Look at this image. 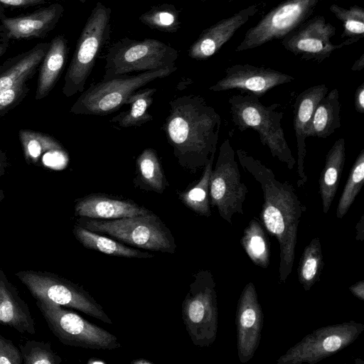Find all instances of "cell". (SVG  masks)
Instances as JSON below:
<instances>
[{
  "label": "cell",
  "mask_w": 364,
  "mask_h": 364,
  "mask_svg": "<svg viewBox=\"0 0 364 364\" xmlns=\"http://www.w3.org/2000/svg\"><path fill=\"white\" fill-rule=\"evenodd\" d=\"M236 154L241 167L260 184L264 199L260 219L278 241L279 281L285 284L292 270L298 225L306 208L291 184L277 180L271 168L245 150L238 149Z\"/></svg>",
  "instance_id": "cell-1"
},
{
  "label": "cell",
  "mask_w": 364,
  "mask_h": 364,
  "mask_svg": "<svg viewBox=\"0 0 364 364\" xmlns=\"http://www.w3.org/2000/svg\"><path fill=\"white\" fill-rule=\"evenodd\" d=\"M169 106L163 130L178 164L195 173L216 152L221 117L200 95L178 97Z\"/></svg>",
  "instance_id": "cell-2"
},
{
  "label": "cell",
  "mask_w": 364,
  "mask_h": 364,
  "mask_svg": "<svg viewBox=\"0 0 364 364\" xmlns=\"http://www.w3.org/2000/svg\"><path fill=\"white\" fill-rule=\"evenodd\" d=\"M259 98L251 93L230 97L228 103L232 123L240 132L247 129L257 132L261 143L272 156L291 170L296 160L281 124L284 113L279 109V104L267 106L261 103Z\"/></svg>",
  "instance_id": "cell-3"
},
{
  "label": "cell",
  "mask_w": 364,
  "mask_h": 364,
  "mask_svg": "<svg viewBox=\"0 0 364 364\" xmlns=\"http://www.w3.org/2000/svg\"><path fill=\"white\" fill-rule=\"evenodd\" d=\"M76 224L146 250L173 254L176 249L171 230L154 213L113 220L79 217Z\"/></svg>",
  "instance_id": "cell-4"
},
{
  "label": "cell",
  "mask_w": 364,
  "mask_h": 364,
  "mask_svg": "<svg viewBox=\"0 0 364 364\" xmlns=\"http://www.w3.org/2000/svg\"><path fill=\"white\" fill-rule=\"evenodd\" d=\"M216 284L210 270L200 269L182 302V319L189 338L196 346H210L218 327Z\"/></svg>",
  "instance_id": "cell-5"
},
{
  "label": "cell",
  "mask_w": 364,
  "mask_h": 364,
  "mask_svg": "<svg viewBox=\"0 0 364 364\" xmlns=\"http://www.w3.org/2000/svg\"><path fill=\"white\" fill-rule=\"evenodd\" d=\"M110 8L98 1L81 32L65 76L63 93L67 97L82 92L103 47L110 38Z\"/></svg>",
  "instance_id": "cell-6"
},
{
  "label": "cell",
  "mask_w": 364,
  "mask_h": 364,
  "mask_svg": "<svg viewBox=\"0 0 364 364\" xmlns=\"http://www.w3.org/2000/svg\"><path fill=\"white\" fill-rule=\"evenodd\" d=\"M178 57L177 50L157 39L124 38L108 49L102 79L173 67Z\"/></svg>",
  "instance_id": "cell-7"
},
{
  "label": "cell",
  "mask_w": 364,
  "mask_h": 364,
  "mask_svg": "<svg viewBox=\"0 0 364 364\" xmlns=\"http://www.w3.org/2000/svg\"><path fill=\"white\" fill-rule=\"evenodd\" d=\"M176 66L142 72L136 75H122L92 84L73 105L70 112L82 115H106L127 104L129 97L146 84L168 77Z\"/></svg>",
  "instance_id": "cell-8"
},
{
  "label": "cell",
  "mask_w": 364,
  "mask_h": 364,
  "mask_svg": "<svg viewBox=\"0 0 364 364\" xmlns=\"http://www.w3.org/2000/svg\"><path fill=\"white\" fill-rule=\"evenodd\" d=\"M36 301L50 331L64 345L92 350H114L121 346L117 336L77 314L50 301Z\"/></svg>",
  "instance_id": "cell-9"
},
{
  "label": "cell",
  "mask_w": 364,
  "mask_h": 364,
  "mask_svg": "<svg viewBox=\"0 0 364 364\" xmlns=\"http://www.w3.org/2000/svg\"><path fill=\"white\" fill-rule=\"evenodd\" d=\"M15 276L36 300L50 301L113 324L102 306L82 286L48 272L23 270L16 272Z\"/></svg>",
  "instance_id": "cell-10"
},
{
  "label": "cell",
  "mask_w": 364,
  "mask_h": 364,
  "mask_svg": "<svg viewBox=\"0 0 364 364\" xmlns=\"http://www.w3.org/2000/svg\"><path fill=\"white\" fill-rule=\"evenodd\" d=\"M241 179L235 150L229 139H226L219 147L215 166L212 171L209 196L210 205L230 224L235 214H244L243 203L248 190Z\"/></svg>",
  "instance_id": "cell-11"
},
{
  "label": "cell",
  "mask_w": 364,
  "mask_h": 364,
  "mask_svg": "<svg viewBox=\"0 0 364 364\" xmlns=\"http://www.w3.org/2000/svg\"><path fill=\"white\" fill-rule=\"evenodd\" d=\"M363 331L364 324L354 321L317 328L279 357L277 363H317L350 346Z\"/></svg>",
  "instance_id": "cell-12"
},
{
  "label": "cell",
  "mask_w": 364,
  "mask_h": 364,
  "mask_svg": "<svg viewBox=\"0 0 364 364\" xmlns=\"http://www.w3.org/2000/svg\"><path fill=\"white\" fill-rule=\"evenodd\" d=\"M319 0H283L245 34L235 48L242 52L282 40L311 17Z\"/></svg>",
  "instance_id": "cell-13"
},
{
  "label": "cell",
  "mask_w": 364,
  "mask_h": 364,
  "mask_svg": "<svg viewBox=\"0 0 364 364\" xmlns=\"http://www.w3.org/2000/svg\"><path fill=\"white\" fill-rule=\"evenodd\" d=\"M336 28L323 16H315L305 21L282 40V46L302 60L321 63L340 48L331 38Z\"/></svg>",
  "instance_id": "cell-14"
},
{
  "label": "cell",
  "mask_w": 364,
  "mask_h": 364,
  "mask_svg": "<svg viewBox=\"0 0 364 364\" xmlns=\"http://www.w3.org/2000/svg\"><path fill=\"white\" fill-rule=\"evenodd\" d=\"M263 318L255 287L248 282L238 299L235 318L237 355L242 363L250 360L259 346Z\"/></svg>",
  "instance_id": "cell-15"
},
{
  "label": "cell",
  "mask_w": 364,
  "mask_h": 364,
  "mask_svg": "<svg viewBox=\"0 0 364 364\" xmlns=\"http://www.w3.org/2000/svg\"><path fill=\"white\" fill-rule=\"evenodd\" d=\"M294 79L291 75L270 68L235 64L227 68L224 77L209 90L221 92L236 89L260 97L274 87L291 82Z\"/></svg>",
  "instance_id": "cell-16"
},
{
  "label": "cell",
  "mask_w": 364,
  "mask_h": 364,
  "mask_svg": "<svg viewBox=\"0 0 364 364\" xmlns=\"http://www.w3.org/2000/svg\"><path fill=\"white\" fill-rule=\"evenodd\" d=\"M258 11V4L248 6L205 28L190 47L188 56L198 60L210 58Z\"/></svg>",
  "instance_id": "cell-17"
},
{
  "label": "cell",
  "mask_w": 364,
  "mask_h": 364,
  "mask_svg": "<svg viewBox=\"0 0 364 364\" xmlns=\"http://www.w3.org/2000/svg\"><path fill=\"white\" fill-rule=\"evenodd\" d=\"M328 91V88L325 84L309 87L297 96L294 104V129L297 148L296 173L298 176V187L304 186L307 182V176L304 171L307 132L315 108Z\"/></svg>",
  "instance_id": "cell-18"
},
{
  "label": "cell",
  "mask_w": 364,
  "mask_h": 364,
  "mask_svg": "<svg viewBox=\"0 0 364 364\" xmlns=\"http://www.w3.org/2000/svg\"><path fill=\"white\" fill-rule=\"evenodd\" d=\"M75 215L92 219L113 220L153 213L133 200L112 197L102 193H92L77 198Z\"/></svg>",
  "instance_id": "cell-19"
},
{
  "label": "cell",
  "mask_w": 364,
  "mask_h": 364,
  "mask_svg": "<svg viewBox=\"0 0 364 364\" xmlns=\"http://www.w3.org/2000/svg\"><path fill=\"white\" fill-rule=\"evenodd\" d=\"M0 324L21 333L34 334L35 321L28 304L0 268Z\"/></svg>",
  "instance_id": "cell-20"
},
{
  "label": "cell",
  "mask_w": 364,
  "mask_h": 364,
  "mask_svg": "<svg viewBox=\"0 0 364 364\" xmlns=\"http://www.w3.org/2000/svg\"><path fill=\"white\" fill-rule=\"evenodd\" d=\"M346 161L345 140H336L326 155L325 164L318 178V192L323 212L327 213L336 194Z\"/></svg>",
  "instance_id": "cell-21"
},
{
  "label": "cell",
  "mask_w": 364,
  "mask_h": 364,
  "mask_svg": "<svg viewBox=\"0 0 364 364\" xmlns=\"http://www.w3.org/2000/svg\"><path fill=\"white\" fill-rule=\"evenodd\" d=\"M67 54V41L64 36L54 38L41 62L35 95L36 100L48 96L53 89L65 64Z\"/></svg>",
  "instance_id": "cell-22"
},
{
  "label": "cell",
  "mask_w": 364,
  "mask_h": 364,
  "mask_svg": "<svg viewBox=\"0 0 364 364\" xmlns=\"http://www.w3.org/2000/svg\"><path fill=\"white\" fill-rule=\"evenodd\" d=\"M63 8L53 4L29 15L3 20L9 35L15 38L39 36L57 22Z\"/></svg>",
  "instance_id": "cell-23"
},
{
  "label": "cell",
  "mask_w": 364,
  "mask_h": 364,
  "mask_svg": "<svg viewBox=\"0 0 364 364\" xmlns=\"http://www.w3.org/2000/svg\"><path fill=\"white\" fill-rule=\"evenodd\" d=\"M48 47V44H39L1 65L0 93L22 79L29 80L42 62Z\"/></svg>",
  "instance_id": "cell-24"
},
{
  "label": "cell",
  "mask_w": 364,
  "mask_h": 364,
  "mask_svg": "<svg viewBox=\"0 0 364 364\" xmlns=\"http://www.w3.org/2000/svg\"><path fill=\"white\" fill-rule=\"evenodd\" d=\"M341 103L338 89L333 88L316 105L307 136L325 139L341 127Z\"/></svg>",
  "instance_id": "cell-25"
},
{
  "label": "cell",
  "mask_w": 364,
  "mask_h": 364,
  "mask_svg": "<svg viewBox=\"0 0 364 364\" xmlns=\"http://www.w3.org/2000/svg\"><path fill=\"white\" fill-rule=\"evenodd\" d=\"M73 233L76 240L85 248L102 252L105 255L125 257L146 259L154 255L148 252H144L128 247L117 240L109 238L82 226L75 224Z\"/></svg>",
  "instance_id": "cell-26"
},
{
  "label": "cell",
  "mask_w": 364,
  "mask_h": 364,
  "mask_svg": "<svg viewBox=\"0 0 364 364\" xmlns=\"http://www.w3.org/2000/svg\"><path fill=\"white\" fill-rule=\"evenodd\" d=\"M18 137L28 164L40 166L46 154H65L60 142L48 134L21 129L18 132Z\"/></svg>",
  "instance_id": "cell-27"
},
{
  "label": "cell",
  "mask_w": 364,
  "mask_h": 364,
  "mask_svg": "<svg viewBox=\"0 0 364 364\" xmlns=\"http://www.w3.org/2000/svg\"><path fill=\"white\" fill-rule=\"evenodd\" d=\"M136 181L141 189L162 194L168 183L156 151L145 149L137 157Z\"/></svg>",
  "instance_id": "cell-28"
},
{
  "label": "cell",
  "mask_w": 364,
  "mask_h": 364,
  "mask_svg": "<svg viewBox=\"0 0 364 364\" xmlns=\"http://www.w3.org/2000/svg\"><path fill=\"white\" fill-rule=\"evenodd\" d=\"M156 88H146L134 92L131 95L127 104L129 109L114 117L110 122L117 123L120 127L129 128L139 127L153 119V116L148 113V109L153 102V96Z\"/></svg>",
  "instance_id": "cell-29"
},
{
  "label": "cell",
  "mask_w": 364,
  "mask_h": 364,
  "mask_svg": "<svg viewBox=\"0 0 364 364\" xmlns=\"http://www.w3.org/2000/svg\"><path fill=\"white\" fill-rule=\"evenodd\" d=\"M215 155V153L212 154L204 166L199 181L191 188L178 192V197L181 203L200 216L211 215L209 186Z\"/></svg>",
  "instance_id": "cell-30"
},
{
  "label": "cell",
  "mask_w": 364,
  "mask_h": 364,
  "mask_svg": "<svg viewBox=\"0 0 364 364\" xmlns=\"http://www.w3.org/2000/svg\"><path fill=\"white\" fill-rule=\"evenodd\" d=\"M241 245L252 262L257 266L267 268L269 264L268 237L257 219H252L244 230Z\"/></svg>",
  "instance_id": "cell-31"
},
{
  "label": "cell",
  "mask_w": 364,
  "mask_h": 364,
  "mask_svg": "<svg viewBox=\"0 0 364 364\" xmlns=\"http://www.w3.org/2000/svg\"><path fill=\"white\" fill-rule=\"evenodd\" d=\"M323 266L320 240L315 237L305 247L298 267V279L305 291L319 281Z\"/></svg>",
  "instance_id": "cell-32"
},
{
  "label": "cell",
  "mask_w": 364,
  "mask_h": 364,
  "mask_svg": "<svg viewBox=\"0 0 364 364\" xmlns=\"http://www.w3.org/2000/svg\"><path fill=\"white\" fill-rule=\"evenodd\" d=\"M330 11L342 23L341 47L355 43L364 37V9L358 5L344 8L332 4Z\"/></svg>",
  "instance_id": "cell-33"
},
{
  "label": "cell",
  "mask_w": 364,
  "mask_h": 364,
  "mask_svg": "<svg viewBox=\"0 0 364 364\" xmlns=\"http://www.w3.org/2000/svg\"><path fill=\"white\" fill-rule=\"evenodd\" d=\"M139 20L150 28L165 33H176L181 25L179 11L170 4L154 6L143 13Z\"/></svg>",
  "instance_id": "cell-34"
},
{
  "label": "cell",
  "mask_w": 364,
  "mask_h": 364,
  "mask_svg": "<svg viewBox=\"0 0 364 364\" xmlns=\"http://www.w3.org/2000/svg\"><path fill=\"white\" fill-rule=\"evenodd\" d=\"M364 183V149L358 154L351 167L346 183L339 198L336 217L343 218L361 190Z\"/></svg>",
  "instance_id": "cell-35"
},
{
  "label": "cell",
  "mask_w": 364,
  "mask_h": 364,
  "mask_svg": "<svg viewBox=\"0 0 364 364\" xmlns=\"http://www.w3.org/2000/svg\"><path fill=\"white\" fill-rule=\"evenodd\" d=\"M19 349L24 364H60L62 362L49 342L28 341Z\"/></svg>",
  "instance_id": "cell-36"
},
{
  "label": "cell",
  "mask_w": 364,
  "mask_h": 364,
  "mask_svg": "<svg viewBox=\"0 0 364 364\" xmlns=\"http://www.w3.org/2000/svg\"><path fill=\"white\" fill-rule=\"evenodd\" d=\"M28 80L22 79L11 87L0 93V117L5 115L16 107L27 96L30 90L26 85Z\"/></svg>",
  "instance_id": "cell-37"
},
{
  "label": "cell",
  "mask_w": 364,
  "mask_h": 364,
  "mask_svg": "<svg viewBox=\"0 0 364 364\" xmlns=\"http://www.w3.org/2000/svg\"><path fill=\"white\" fill-rule=\"evenodd\" d=\"M21 350L14 343L0 335V364H21Z\"/></svg>",
  "instance_id": "cell-38"
},
{
  "label": "cell",
  "mask_w": 364,
  "mask_h": 364,
  "mask_svg": "<svg viewBox=\"0 0 364 364\" xmlns=\"http://www.w3.org/2000/svg\"><path fill=\"white\" fill-rule=\"evenodd\" d=\"M354 105L356 112L364 113V82H362L355 90Z\"/></svg>",
  "instance_id": "cell-39"
},
{
  "label": "cell",
  "mask_w": 364,
  "mask_h": 364,
  "mask_svg": "<svg viewBox=\"0 0 364 364\" xmlns=\"http://www.w3.org/2000/svg\"><path fill=\"white\" fill-rule=\"evenodd\" d=\"M353 296L361 301H364V280L362 279L349 287Z\"/></svg>",
  "instance_id": "cell-40"
},
{
  "label": "cell",
  "mask_w": 364,
  "mask_h": 364,
  "mask_svg": "<svg viewBox=\"0 0 364 364\" xmlns=\"http://www.w3.org/2000/svg\"><path fill=\"white\" fill-rule=\"evenodd\" d=\"M42 1L41 0H0V2L10 6H22L36 4Z\"/></svg>",
  "instance_id": "cell-41"
},
{
  "label": "cell",
  "mask_w": 364,
  "mask_h": 364,
  "mask_svg": "<svg viewBox=\"0 0 364 364\" xmlns=\"http://www.w3.org/2000/svg\"><path fill=\"white\" fill-rule=\"evenodd\" d=\"M356 236L355 239L359 241H363L364 239V215L360 217V219L355 225Z\"/></svg>",
  "instance_id": "cell-42"
},
{
  "label": "cell",
  "mask_w": 364,
  "mask_h": 364,
  "mask_svg": "<svg viewBox=\"0 0 364 364\" xmlns=\"http://www.w3.org/2000/svg\"><path fill=\"white\" fill-rule=\"evenodd\" d=\"M9 164L6 153L1 149L0 145V177L4 176L8 168Z\"/></svg>",
  "instance_id": "cell-43"
},
{
  "label": "cell",
  "mask_w": 364,
  "mask_h": 364,
  "mask_svg": "<svg viewBox=\"0 0 364 364\" xmlns=\"http://www.w3.org/2000/svg\"><path fill=\"white\" fill-rule=\"evenodd\" d=\"M364 68V54L363 53L360 57L355 61L351 70L353 71H360Z\"/></svg>",
  "instance_id": "cell-44"
},
{
  "label": "cell",
  "mask_w": 364,
  "mask_h": 364,
  "mask_svg": "<svg viewBox=\"0 0 364 364\" xmlns=\"http://www.w3.org/2000/svg\"><path fill=\"white\" fill-rule=\"evenodd\" d=\"M132 364H153L154 363L144 358H137L131 362Z\"/></svg>",
  "instance_id": "cell-45"
},
{
  "label": "cell",
  "mask_w": 364,
  "mask_h": 364,
  "mask_svg": "<svg viewBox=\"0 0 364 364\" xmlns=\"http://www.w3.org/2000/svg\"><path fill=\"white\" fill-rule=\"evenodd\" d=\"M87 363L88 364H97V363H99V364H105L106 363V362H105L104 360H100V359H96V358H90L88 361H87Z\"/></svg>",
  "instance_id": "cell-46"
},
{
  "label": "cell",
  "mask_w": 364,
  "mask_h": 364,
  "mask_svg": "<svg viewBox=\"0 0 364 364\" xmlns=\"http://www.w3.org/2000/svg\"><path fill=\"white\" fill-rule=\"evenodd\" d=\"M5 198L4 192L2 189L0 188V203L3 200V199Z\"/></svg>",
  "instance_id": "cell-47"
},
{
  "label": "cell",
  "mask_w": 364,
  "mask_h": 364,
  "mask_svg": "<svg viewBox=\"0 0 364 364\" xmlns=\"http://www.w3.org/2000/svg\"><path fill=\"white\" fill-rule=\"evenodd\" d=\"M4 48L0 46V56L4 53Z\"/></svg>",
  "instance_id": "cell-48"
},
{
  "label": "cell",
  "mask_w": 364,
  "mask_h": 364,
  "mask_svg": "<svg viewBox=\"0 0 364 364\" xmlns=\"http://www.w3.org/2000/svg\"><path fill=\"white\" fill-rule=\"evenodd\" d=\"M86 0H80L81 3H85Z\"/></svg>",
  "instance_id": "cell-49"
},
{
  "label": "cell",
  "mask_w": 364,
  "mask_h": 364,
  "mask_svg": "<svg viewBox=\"0 0 364 364\" xmlns=\"http://www.w3.org/2000/svg\"><path fill=\"white\" fill-rule=\"evenodd\" d=\"M202 1H206V0H202Z\"/></svg>",
  "instance_id": "cell-50"
},
{
  "label": "cell",
  "mask_w": 364,
  "mask_h": 364,
  "mask_svg": "<svg viewBox=\"0 0 364 364\" xmlns=\"http://www.w3.org/2000/svg\"><path fill=\"white\" fill-rule=\"evenodd\" d=\"M41 1H43V0H41Z\"/></svg>",
  "instance_id": "cell-51"
}]
</instances>
